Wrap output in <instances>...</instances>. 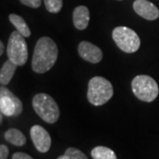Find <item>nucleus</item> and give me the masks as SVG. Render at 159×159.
I'll return each instance as SVG.
<instances>
[{"instance_id":"15","label":"nucleus","mask_w":159,"mask_h":159,"mask_svg":"<svg viewBox=\"0 0 159 159\" xmlns=\"http://www.w3.org/2000/svg\"><path fill=\"white\" fill-rule=\"evenodd\" d=\"M93 159H117V156L112 149L104 146H97L91 150Z\"/></svg>"},{"instance_id":"8","label":"nucleus","mask_w":159,"mask_h":159,"mask_svg":"<svg viewBox=\"0 0 159 159\" xmlns=\"http://www.w3.org/2000/svg\"><path fill=\"white\" fill-rule=\"evenodd\" d=\"M30 136L35 148L41 153L49 151L51 146V138L48 131L43 126L34 125L30 129Z\"/></svg>"},{"instance_id":"7","label":"nucleus","mask_w":159,"mask_h":159,"mask_svg":"<svg viewBox=\"0 0 159 159\" xmlns=\"http://www.w3.org/2000/svg\"><path fill=\"white\" fill-rule=\"evenodd\" d=\"M0 111L1 113L8 117H17L23 111V104L20 98L4 86L0 88Z\"/></svg>"},{"instance_id":"13","label":"nucleus","mask_w":159,"mask_h":159,"mask_svg":"<svg viewBox=\"0 0 159 159\" xmlns=\"http://www.w3.org/2000/svg\"><path fill=\"white\" fill-rule=\"evenodd\" d=\"M5 139L11 144L18 147H21L25 145L27 142V139L22 132L16 128H10L6 131L5 133Z\"/></svg>"},{"instance_id":"22","label":"nucleus","mask_w":159,"mask_h":159,"mask_svg":"<svg viewBox=\"0 0 159 159\" xmlns=\"http://www.w3.org/2000/svg\"><path fill=\"white\" fill-rule=\"evenodd\" d=\"M57 159H70V158H69V157H67V156H66V155H65V154H64L63 156H60V157H57Z\"/></svg>"},{"instance_id":"5","label":"nucleus","mask_w":159,"mask_h":159,"mask_svg":"<svg viewBox=\"0 0 159 159\" xmlns=\"http://www.w3.org/2000/svg\"><path fill=\"white\" fill-rule=\"evenodd\" d=\"M7 56L18 66H22L28 61V44L25 41V37L17 30L11 32L8 39Z\"/></svg>"},{"instance_id":"10","label":"nucleus","mask_w":159,"mask_h":159,"mask_svg":"<svg viewBox=\"0 0 159 159\" xmlns=\"http://www.w3.org/2000/svg\"><path fill=\"white\" fill-rule=\"evenodd\" d=\"M133 8L139 16L145 20H155L159 17L158 8L148 0H135Z\"/></svg>"},{"instance_id":"2","label":"nucleus","mask_w":159,"mask_h":159,"mask_svg":"<svg viewBox=\"0 0 159 159\" xmlns=\"http://www.w3.org/2000/svg\"><path fill=\"white\" fill-rule=\"evenodd\" d=\"M113 96V87L103 77L96 76L89 80L87 97L89 102L95 106H101L110 101Z\"/></svg>"},{"instance_id":"1","label":"nucleus","mask_w":159,"mask_h":159,"mask_svg":"<svg viewBox=\"0 0 159 159\" xmlns=\"http://www.w3.org/2000/svg\"><path fill=\"white\" fill-rule=\"evenodd\" d=\"M58 49L56 43L48 36L41 37L34 46L32 69L36 74H44L57 62Z\"/></svg>"},{"instance_id":"4","label":"nucleus","mask_w":159,"mask_h":159,"mask_svg":"<svg viewBox=\"0 0 159 159\" xmlns=\"http://www.w3.org/2000/svg\"><path fill=\"white\" fill-rule=\"evenodd\" d=\"M131 86L134 96L142 102H153L158 96L159 88L157 81L146 74L135 76Z\"/></svg>"},{"instance_id":"21","label":"nucleus","mask_w":159,"mask_h":159,"mask_svg":"<svg viewBox=\"0 0 159 159\" xmlns=\"http://www.w3.org/2000/svg\"><path fill=\"white\" fill-rule=\"evenodd\" d=\"M4 50H5L4 43H3V42H0V55H1V56H2L3 53H4Z\"/></svg>"},{"instance_id":"23","label":"nucleus","mask_w":159,"mask_h":159,"mask_svg":"<svg viewBox=\"0 0 159 159\" xmlns=\"http://www.w3.org/2000/svg\"><path fill=\"white\" fill-rule=\"evenodd\" d=\"M119 1H122V0H119Z\"/></svg>"},{"instance_id":"18","label":"nucleus","mask_w":159,"mask_h":159,"mask_svg":"<svg viewBox=\"0 0 159 159\" xmlns=\"http://www.w3.org/2000/svg\"><path fill=\"white\" fill-rule=\"evenodd\" d=\"M20 1L24 6L34 8V9L40 7L42 5V0H20Z\"/></svg>"},{"instance_id":"19","label":"nucleus","mask_w":159,"mask_h":159,"mask_svg":"<svg viewBox=\"0 0 159 159\" xmlns=\"http://www.w3.org/2000/svg\"><path fill=\"white\" fill-rule=\"evenodd\" d=\"M9 156V148L7 146L1 144L0 145V159H7Z\"/></svg>"},{"instance_id":"16","label":"nucleus","mask_w":159,"mask_h":159,"mask_svg":"<svg viewBox=\"0 0 159 159\" xmlns=\"http://www.w3.org/2000/svg\"><path fill=\"white\" fill-rule=\"evenodd\" d=\"M47 11L51 13H57L63 7V0H43Z\"/></svg>"},{"instance_id":"20","label":"nucleus","mask_w":159,"mask_h":159,"mask_svg":"<svg viewBox=\"0 0 159 159\" xmlns=\"http://www.w3.org/2000/svg\"><path fill=\"white\" fill-rule=\"evenodd\" d=\"M11 159H34L32 157H30L29 154L24 152H16L12 155Z\"/></svg>"},{"instance_id":"17","label":"nucleus","mask_w":159,"mask_h":159,"mask_svg":"<svg viewBox=\"0 0 159 159\" xmlns=\"http://www.w3.org/2000/svg\"><path fill=\"white\" fill-rule=\"evenodd\" d=\"M65 155H66L70 159H89L81 150L76 148H68L66 150Z\"/></svg>"},{"instance_id":"12","label":"nucleus","mask_w":159,"mask_h":159,"mask_svg":"<svg viewBox=\"0 0 159 159\" xmlns=\"http://www.w3.org/2000/svg\"><path fill=\"white\" fill-rule=\"evenodd\" d=\"M18 66L11 61L10 59L6 60L2 66L0 70V83L2 86H6L10 83L13 75L16 72Z\"/></svg>"},{"instance_id":"6","label":"nucleus","mask_w":159,"mask_h":159,"mask_svg":"<svg viewBox=\"0 0 159 159\" xmlns=\"http://www.w3.org/2000/svg\"><path fill=\"white\" fill-rule=\"evenodd\" d=\"M112 39L119 49L125 53H134L141 46L138 34L127 27H117L112 31Z\"/></svg>"},{"instance_id":"9","label":"nucleus","mask_w":159,"mask_h":159,"mask_svg":"<svg viewBox=\"0 0 159 159\" xmlns=\"http://www.w3.org/2000/svg\"><path fill=\"white\" fill-rule=\"evenodd\" d=\"M78 52L80 57L91 64H97L102 59V51L101 49L87 41L80 43Z\"/></svg>"},{"instance_id":"3","label":"nucleus","mask_w":159,"mask_h":159,"mask_svg":"<svg viewBox=\"0 0 159 159\" xmlns=\"http://www.w3.org/2000/svg\"><path fill=\"white\" fill-rule=\"evenodd\" d=\"M32 105L35 113L46 123H56L60 116L58 105L52 97L45 94H36L32 100Z\"/></svg>"},{"instance_id":"11","label":"nucleus","mask_w":159,"mask_h":159,"mask_svg":"<svg viewBox=\"0 0 159 159\" xmlns=\"http://www.w3.org/2000/svg\"><path fill=\"white\" fill-rule=\"evenodd\" d=\"M89 10L84 6H77L73 12V21L74 27L79 30H84L89 23Z\"/></svg>"},{"instance_id":"14","label":"nucleus","mask_w":159,"mask_h":159,"mask_svg":"<svg viewBox=\"0 0 159 159\" xmlns=\"http://www.w3.org/2000/svg\"><path fill=\"white\" fill-rule=\"evenodd\" d=\"M9 20L16 28L18 32H20L25 38L30 36L31 31H30L29 26L27 25V23L25 21V20L21 16L15 14V13H11L9 15Z\"/></svg>"}]
</instances>
